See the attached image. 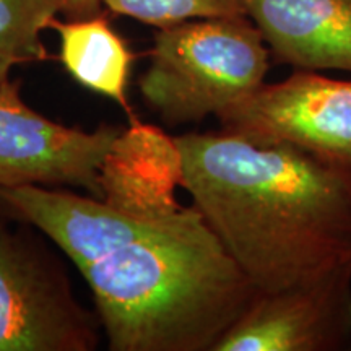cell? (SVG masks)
<instances>
[{
	"instance_id": "6da1fadb",
	"label": "cell",
	"mask_w": 351,
	"mask_h": 351,
	"mask_svg": "<svg viewBox=\"0 0 351 351\" xmlns=\"http://www.w3.org/2000/svg\"><path fill=\"white\" fill-rule=\"evenodd\" d=\"M176 140L182 189L257 291L351 262V174L223 129Z\"/></svg>"
},
{
	"instance_id": "7a4b0ae2",
	"label": "cell",
	"mask_w": 351,
	"mask_h": 351,
	"mask_svg": "<svg viewBox=\"0 0 351 351\" xmlns=\"http://www.w3.org/2000/svg\"><path fill=\"white\" fill-rule=\"evenodd\" d=\"M78 271L112 351H213L257 295L194 205Z\"/></svg>"
},
{
	"instance_id": "3957f363",
	"label": "cell",
	"mask_w": 351,
	"mask_h": 351,
	"mask_svg": "<svg viewBox=\"0 0 351 351\" xmlns=\"http://www.w3.org/2000/svg\"><path fill=\"white\" fill-rule=\"evenodd\" d=\"M270 59L249 16L184 21L155 34L140 93L168 125L218 119L265 83Z\"/></svg>"
},
{
	"instance_id": "277c9868",
	"label": "cell",
	"mask_w": 351,
	"mask_h": 351,
	"mask_svg": "<svg viewBox=\"0 0 351 351\" xmlns=\"http://www.w3.org/2000/svg\"><path fill=\"white\" fill-rule=\"evenodd\" d=\"M0 204V351H93L98 326L62 267Z\"/></svg>"
},
{
	"instance_id": "5b68a950",
	"label": "cell",
	"mask_w": 351,
	"mask_h": 351,
	"mask_svg": "<svg viewBox=\"0 0 351 351\" xmlns=\"http://www.w3.org/2000/svg\"><path fill=\"white\" fill-rule=\"evenodd\" d=\"M221 129L254 142L285 143L351 174V80L293 70L226 109Z\"/></svg>"
},
{
	"instance_id": "8992f818",
	"label": "cell",
	"mask_w": 351,
	"mask_h": 351,
	"mask_svg": "<svg viewBox=\"0 0 351 351\" xmlns=\"http://www.w3.org/2000/svg\"><path fill=\"white\" fill-rule=\"evenodd\" d=\"M351 343V262L257 291L213 351H339Z\"/></svg>"
},
{
	"instance_id": "52a82bcc",
	"label": "cell",
	"mask_w": 351,
	"mask_h": 351,
	"mask_svg": "<svg viewBox=\"0 0 351 351\" xmlns=\"http://www.w3.org/2000/svg\"><path fill=\"white\" fill-rule=\"evenodd\" d=\"M122 127L82 130L47 119L25 103L21 82L0 83V187H82L99 199L98 176Z\"/></svg>"
},
{
	"instance_id": "ba28073f",
	"label": "cell",
	"mask_w": 351,
	"mask_h": 351,
	"mask_svg": "<svg viewBox=\"0 0 351 351\" xmlns=\"http://www.w3.org/2000/svg\"><path fill=\"white\" fill-rule=\"evenodd\" d=\"M0 204L41 231L77 269L116 252L171 218L140 219L117 212L98 197L39 184L0 187Z\"/></svg>"
},
{
	"instance_id": "9c48e42d",
	"label": "cell",
	"mask_w": 351,
	"mask_h": 351,
	"mask_svg": "<svg viewBox=\"0 0 351 351\" xmlns=\"http://www.w3.org/2000/svg\"><path fill=\"white\" fill-rule=\"evenodd\" d=\"M182 153L176 137L138 119L114 138L99 168V199L140 219L179 213L176 192L182 187Z\"/></svg>"
},
{
	"instance_id": "30bf717a",
	"label": "cell",
	"mask_w": 351,
	"mask_h": 351,
	"mask_svg": "<svg viewBox=\"0 0 351 351\" xmlns=\"http://www.w3.org/2000/svg\"><path fill=\"white\" fill-rule=\"evenodd\" d=\"M271 59L295 70L351 73V0H241Z\"/></svg>"
},
{
	"instance_id": "8fae6325",
	"label": "cell",
	"mask_w": 351,
	"mask_h": 351,
	"mask_svg": "<svg viewBox=\"0 0 351 351\" xmlns=\"http://www.w3.org/2000/svg\"><path fill=\"white\" fill-rule=\"evenodd\" d=\"M60 43V62L70 77L86 90L116 101L129 121L137 119L127 96L134 62L127 43L103 15L69 21L56 20Z\"/></svg>"
},
{
	"instance_id": "7c38bea8",
	"label": "cell",
	"mask_w": 351,
	"mask_h": 351,
	"mask_svg": "<svg viewBox=\"0 0 351 351\" xmlns=\"http://www.w3.org/2000/svg\"><path fill=\"white\" fill-rule=\"evenodd\" d=\"M59 13V0H0V51L19 64L49 59L41 34Z\"/></svg>"
},
{
	"instance_id": "4fadbf2b",
	"label": "cell",
	"mask_w": 351,
	"mask_h": 351,
	"mask_svg": "<svg viewBox=\"0 0 351 351\" xmlns=\"http://www.w3.org/2000/svg\"><path fill=\"white\" fill-rule=\"evenodd\" d=\"M104 7L142 23L166 28L191 20L245 15L241 0H101Z\"/></svg>"
},
{
	"instance_id": "5bb4252c",
	"label": "cell",
	"mask_w": 351,
	"mask_h": 351,
	"mask_svg": "<svg viewBox=\"0 0 351 351\" xmlns=\"http://www.w3.org/2000/svg\"><path fill=\"white\" fill-rule=\"evenodd\" d=\"M60 12L70 20L90 19L101 13L103 2L101 0H59Z\"/></svg>"
},
{
	"instance_id": "9a60e30c",
	"label": "cell",
	"mask_w": 351,
	"mask_h": 351,
	"mask_svg": "<svg viewBox=\"0 0 351 351\" xmlns=\"http://www.w3.org/2000/svg\"><path fill=\"white\" fill-rule=\"evenodd\" d=\"M19 62H16L15 59L10 56H7L5 52L0 51V83L5 82L8 75H10V70L13 65H16Z\"/></svg>"
}]
</instances>
